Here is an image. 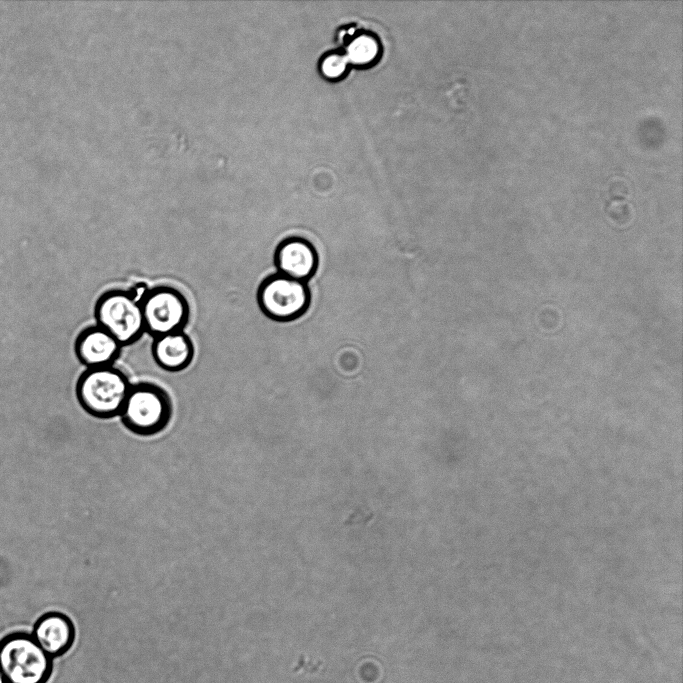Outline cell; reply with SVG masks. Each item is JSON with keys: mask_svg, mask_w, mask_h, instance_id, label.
Returning <instances> with one entry per match:
<instances>
[{"mask_svg": "<svg viewBox=\"0 0 683 683\" xmlns=\"http://www.w3.org/2000/svg\"><path fill=\"white\" fill-rule=\"evenodd\" d=\"M350 69L351 66L342 48L327 51L318 61L320 75L330 82L343 80L348 75Z\"/></svg>", "mask_w": 683, "mask_h": 683, "instance_id": "obj_12", "label": "cell"}, {"mask_svg": "<svg viewBox=\"0 0 683 683\" xmlns=\"http://www.w3.org/2000/svg\"><path fill=\"white\" fill-rule=\"evenodd\" d=\"M53 659L28 632H12L0 639V671L6 683H47Z\"/></svg>", "mask_w": 683, "mask_h": 683, "instance_id": "obj_2", "label": "cell"}, {"mask_svg": "<svg viewBox=\"0 0 683 683\" xmlns=\"http://www.w3.org/2000/svg\"><path fill=\"white\" fill-rule=\"evenodd\" d=\"M342 45L350 66L357 69L373 67L380 61L383 53L379 37L366 30H357Z\"/></svg>", "mask_w": 683, "mask_h": 683, "instance_id": "obj_11", "label": "cell"}, {"mask_svg": "<svg viewBox=\"0 0 683 683\" xmlns=\"http://www.w3.org/2000/svg\"><path fill=\"white\" fill-rule=\"evenodd\" d=\"M195 355V347L184 331L153 338L152 356L156 364L169 372L186 369Z\"/></svg>", "mask_w": 683, "mask_h": 683, "instance_id": "obj_10", "label": "cell"}, {"mask_svg": "<svg viewBox=\"0 0 683 683\" xmlns=\"http://www.w3.org/2000/svg\"><path fill=\"white\" fill-rule=\"evenodd\" d=\"M257 300L261 310L269 318L289 321L307 310L310 293L305 282L277 273L260 284Z\"/></svg>", "mask_w": 683, "mask_h": 683, "instance_id": "obj_6", "label": "cell"}, {"mask_svg": "<svg viewBox=\"0 0 683 683\" xmlns=\"http://www.w3.org/2000/svg\"><path fill=\"white\" fill-rule=\"evenodd\" d=\"M0 683H6L5 678H4L3 674L1 673V671H0Z\"/></svg>", "mask_w": 683, "mask_h": 683, "instance_id": "obj_14", "label": "cell"}, {"mask_svg": "<svg viewBox=\"0 0 683 683\" xmlns=\"http://www.w3.org/2000/svg\"><path fill=\"white\" fill-rule=\"evenodd\" d=\"M119 416L135 434H157L171 420L172 402L167 392L154 383L132 384Z\"/></svg>", "mask_w": 683, "mask_h": 683, "instance_id": "obj_3", "label": "cell"}, {"mask_svg": "<svg viewBox=\"0 0 683 683\" xmlns=\"http://www.w3.org/2000/svg\"><path fill=\"white\" fill-rule=\"evenodd\" d=\"M145 332L153 338L184 331L190 306L185 295L172 286L160 285L147 290L140 300Z\"/></svg>", "mask_w": 683, "mask_h": 683, "instance_id": "obj_5", "label": "cell"}, {"mask_svg": "<svg viewBox=\"0 0 683 683\" xmlns=\"http://www.w3.org/2000/svg\"><path fill=\"white\" fill-rule=\"evenodd\" d=\"M275 263L279 274L305 282L317 268L318 257L310 242L302 238H288L276 249Z\"/></svg>", "mask_w": 683, "mask_h": 683, "instance_id": "obj_9", "label": "cell"}, {"mask_svg": "<svg viewBox=\"0 0 683 683\" xmlns=\"http://www.w3.org/2000/svg\"><path fill=\"white\" fill-rule=\"evenodd\" d=\"M30 634L40 648L54 659L70 649L74 641L75 629L67 615L50 611L35 621Z\"/></svg>", "mask_w": 683, "mask_h": 683, "instance_id": "obj_8", "label": "cell"}, {"mask_svg": "<svg viewBox=\"0 0 683 683\" xmlns=\"http://www.w3.org/2000/svg\"><path fill=\"white\" fill-rule=\"evenodd\" d=\"M75 354L87 368L111 366L119 357L121 344L98 325L84 328L75 340Z\"/></svg>", "mask_w": 683, "mask_h": 683, "instance_id": "obj_7", "label": "cell"}, {"mask_svg": "<svg viewBox=\"0 0 683 683\" xmlns=\"http://www.w3.org/2000/svg\"><path fill=\"white\" fill-rule=\"evenodd\" d=\"M94 316L96 325L110 333L122 347L135 343L145 333L140 300L130 290L113 289L101 294Z\"/></svg>", "mask_w": 683, "mask_h": 683, "instance_id": "obj_4", "label": "cell"}, {"mask_svg": "<svg viewBox=\"0 0 683 683\" xmlns=\"http://www.w3.org/2000/svg\"><path fill=\"white\" fill-rule=\"evenodd\" d=\"M132 383L114 365L87 368L78 378L76 396L82 408L98 418L120 414Z\"/></svg>", "mask_w": 683, "mask_h": 683, "instance_id": "obj_1", "label": "cell"}, {"mask_svg": "<svg viewBox=\"0 0 683 683\" xmlns=\"http://www.w3.org/2000/svg\"><path fill=\"white\" fill-rule=\"evenodd\" d=\"M320 664V662L318 664H315L313 661L308 662L304 656H300L299 662L293 669V672H299L302 669H305L307 672L313 673L319 670Z\"/></svg>", "mask_w": 683, "mask_h": 683, "instance_id": "obj_13", "label": "cell"}]
</instances>
